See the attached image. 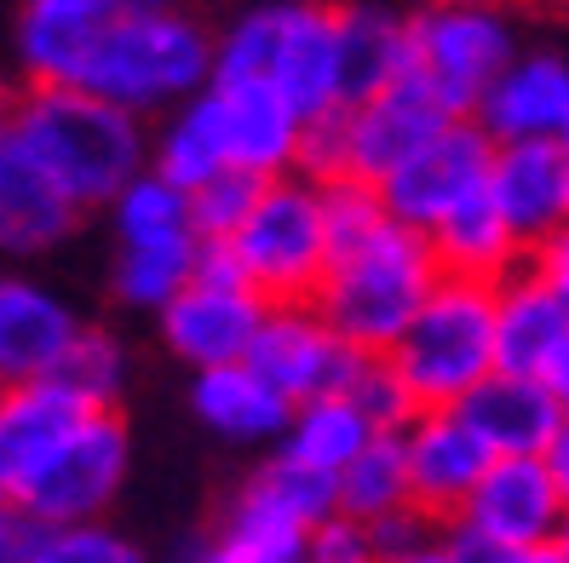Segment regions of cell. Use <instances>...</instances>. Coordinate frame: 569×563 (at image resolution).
<instances>
[{
    "mask_svg": "<svg viewBox=\"0 0 569 563\" xmlns=\"http://www.w3.org/2000/svg\"><path fill=\"white\" fill-rule=\"evenodd\" d=\"M213 81V29L173 0H121L98 12L70 87L127 115H167Z\"/></svg>",
    "mask_w": 569,
    "mask_h": 563,
    "instance_id": "6da1fadb",
    "label": "cell"
},
{
    "mask_svg": "<svg viewBox=\"0 0 569 563\" xmlns=\"http://www.w3.org/2000/svg\"><path fill=\"white\" fill-rule=\"evenodd\" d=\"M12 127L81 213L110 208L150 168L144 121L76 87H18Z\"/></svg>",
    "mask_w": 569,
    "mask_h": 563,
    "instance_id": "7a4b0ae2",
    "label": "cell"
},
{
    "mask_svg": "<svg viewBox=\"0 0 569 563\" xmlns=\"http://www.w3.org/2000/svg\"><path fill=\"white\" fill-rule=\"evenodd\" d=\"M213 81H271L317 121L340 110V0H253L213 29Z\"/></svg>",
    "mask_w": 569,
    "mask_h": 563,
    "instance_id": "3957f363",
    "label": "cell"
},
{
    "mask_svg": "<svg viewBox=\"0 0 569 563\" xmlns=\"http://www.w3.org/2000/svg\"><path fill=\"white\" fill-rule=\"evenodd\" d=\"M438 277L443 264L431 242L386 213L368 237L328 253V277L311 305L357 356H386L426 305V293L438 288Z\"/></svg>",
    "mask_w": 569,
    "mask_h": 563,
    "instance_id": "277c9868",
    "label": "cell"
},
{
    "mask_svg": "<svg viewBox=\"0 0 569 563\" xmlns=\"http://www.w3.org/2000/svg\"><path fill=\"white\" fill-rule=\"evenodd\" d=\"M397 385L420 409H460L495 374V282L438 277L415 322L386 351Z\"/></svg>",
    "mask_w": 569,
    "mask_h": 563,
    "instance_id": "5b68a950",
    "label": "cell"
},
{
    "mask_svg": "<svg viewBox=\"0 0 569 563\" xmlns=\"http://www.w3.org/2000/svg\"><path fill=\"white\" fill-rule=\"evenodd\" d=\"M224 253L237 259L242 282L264 305H311L328 277V219L317 179H271L253 213L237 224V237L224 242Z\"/></svg>",
    "mask_w": 569,
    "mask_h": 563,
    "instance_id": "8992f818",
    "label": "cell"
},
{
    "mask_svg": "<svg viewBox=\"0 0 569 563\" xmlns=\"http://www.w3.org/2000/svg\"><path fill=\"white\" fill-rule=\"evenodd\" d=\"M455 115H443L431 104V92L403 76L391 81L380 98L368 104H351V110H333V115H317L306 121V179H357V184H375L403 168V161L431 139L438 127H449Z\"/></svg>",
    "mask_w": 569,
    "mask_h": 563,
    "instance_id": "52a82bcc",
    "label": "cell"
},
{
    "mask_svg": "<svg viewBox=\"0 0 569 563\" xmlns=\"http://www.w3.org/2000/svg\"><path fill=\"white\" fill-rule=\"evenodd\" d=\"M518 23L507 7H415L409 12V76L431 104L455 121H472L483 92L518 58Z\"/></svg>",
    "mask_w": 569,
    "mask_h": 563,
    "instance_id": "ba28073f",
    "label": "cell"
},
{
    "mask_svg": "<svg viewBox=\"0 0 569 563\" xmlns=\"http://www.w3.org/2000/svg\"><path fill=\"white\" fill-rule=\"evenodd\" d=\"M264 311L271 305L242 282V271H237V259L224 253V242H202L196 277L156 311V340L190 374L224 369V362H248Z\"/></svg>",
    "mask_w": 569,
    "mask_h": 563,
    "instance_id": "9c48e42d",
    "label": "cell"
},
{
    "mask_svg": "<svg viewBox=\"0 0 569 563\" xmlns=\"http://www.w3.org/2000/svg\"><path fill=\"white\" fill-rule=\"evenodd\" d=\"M489 161H495V139L478 121H449L431 139L380 179V202L397 224L426 230L443 224L455 208H466L472 195L489 190Z\"/></svg>",
    "mask_w": 569,
    "mask_h": 563,
    "instance_id": "30bf717a",
    "label": "cell"
},
{
    "mask_svg": "<svg viewBox=\"0 0 569 563\" xmlns=\"http://www.w3.org/2000/svg\"><path fill=\"white\" fill-rule=\"evenodd\" d=\"M132 472V432L121 409H92L87 425L63 443V454L47 466V477L29 489L18 506L29 523H92L104 517Z\"/></svg>",
    "mask_w": 569,
    "mask_h": 563,
    "instance_id": "8fae6325",
    "label": "cell"
},
{
    "mask_svg": "<svg viewBox=\"0 0 569 563\" xmlns=\"http://www.w3.org/2000/svg\"><path fill=\"white\" fill-rule=\"evenodd\" d=\"M92 403L70 396L58 380H18L0 385V501L23 506L29 489L47 477V466L63 454Z\"/></svg>",
    "mask_w": 569,
    "mask_h": 563,
    "instance_id": "7c38bea8",
    "label": "cell"
},
{
    "mask_svg": "<svg viewBox=\"0 0 569 563\" xmlns=\"http://www.w3.org/2000/svg\"><path fill=\"white\" fill-rule=\"evenodd\" d=\"M81 208L58 190V179L41 168V155L23 144L12 115L0 121V259L29 264L47 259L81 230Z\"/></svg>",
    "mask_w": 569,
    "mask_h": 563,
    "instance_id": "4fadbf2b",
    "label": "cell"
},
{
    "mask_svg": "<svg viewBox=\"0 0 569 563\" xmlns=\"http://www.w3.org/2000/svg\"><path fill=\"white\" fill-rule=\"evenodd\" d=\"M248 362L299 409V403H311V396L346 391V380L362 356L322 322L317 305H271L259 322V334H253Z\"/></svg>",
    "mask_w": 569,
    "mask_h": 563,
    "instance_id": "5bb4252c",
    "label": "cell"
},
{
    "mask_svg": "<svg viewBox=\"0 0 569 563\" xmlns=\"http://www.w3.org/2000/svg\"><path fill=\"white\" fill-rule=\"evenodd\" d=\"M403 466H409V501L431 523H455L472 501L478 477L489 472V443L466 425L460 409H420L403 432Z\"/></svg>",
    "mask_w": 569,
    "mask_h": 563,
    "instance_id": "9a60e30c",
    "label": "cell"
},
{
    "mask_svg": "<svg viewBox=\"0 0 569 563\" xmlns=\"http://www.w3.org/2000/svg\"><path fill=\"white\" fill-rule=\"evenodd\" d=\"M563 512H569V501L558 494L547 460L541 454H507V460H489L472 501L460 506V523L489 535L507 552H529V546H552Z\"/></svg>",
    "mask_w": 569,
    "mask_h": 563,
    "instance_id": "2e32d148",
    "label": "cell"
},
{
    "mask_svg": "<svg viewBox=\"0 0 569 563\" xmlns=\"http://www.w3.org/2000/svg\"><path fill=\"white\" fill-rule=\"evenodd\" d=\"M81 311L23 264H0V385L47 380L81 334Z\"/></svg>",
    "mask_w": 569,
    "mask_h": 563,
    "instance_id": "e0dca14e",
    "label": "cell"
},
{
    "mask_svg": "<svg viewBox=\"0 0 569 563\" xmlns=\"http://www.w3.org/2000/svg\"><path fill=\"white\" fill-rule=\"evenodd\" d=\"M489 202L512 224L523 253L541 248L547 237H558V230H569V144L563 139L495 144Z\"/></svg>",
    "mask_w": 569,
    "mask_h": 563,
    "instance_id": "ac0fdd59",
    "label": "cell"
},
{
    "mask_svg": "<svg viewBox=\"0 0 569 563\" xmlns=\"http://www.w3.org/2000/svg\"><path fill=\"white\" fill-rule=\"evenodd\" d=\"M213 98L224 115L230 173L271 184L306 168V115L271 81H213Z\"/></svg>",
    "mask_w": 569,
    "mask_h": 563,
    "instance_id": "d6986e66",
    "label": "cell"
},
{
    "mask_svg": "<svg viewBox=\"0 0 569 563\" xmlns=\"http://www.w3.org/2000/svg\"><path fill=\"white\" fill-rule=\"evenodd\" d=\"M190 420L230 449H264L271 454L288 432V420H293V403L253 369V362H224V369L190 374Z\"/></svg>",
    "mask_w": 569,
    "mask_h": 563,
    "instance_id": "ffe728a7",
    "label": "cell"
},
{
    "mask_svg": "<svg viewBox=\"0 0 569 563\" xmlns=\"http://www.w3.org/2000/svg\"><path fill=\"white\" fill-rule=\"evenodd\" d=\"M495 144L523 139H569V58L558 52H518L500 81L483 92L472 115Z\"/></svg>",
    "mask_w": 569,
    "mask_h": 563,
    "instance_id": "44dd1931",
    "label": "cell"
},
{
    "mask_svg": "<svg viewBox=\"0 0 569 563\" xmlns=\"http://www.w3.org/2000/svg\"><path fill=\"white\" fill-rule=\"evenodd\" d=\"M409 76V12L386 0H340V110Z\"/></svg>",
    "mask_w": 569,
    "mask_h": 563,
    "instance_id": "7402d4cb",
    "label": "cell"
},
{
    "mask_svg": "<svg viewBox=\"0 0 569 563\" xmlns=\"http://www.w3.org/2000/svg\"><path fill=\"white\" fill-rule=\"evenodd\" d=\"M460 414L489 443L495 460H507V454H547L558 420H563L558 396L535 374H500V369L472 396H466Z\"/></svg>",
    "mask_w": 569,
    "mask_h": 563,
    "instance_id": "603a6c76",
    "label": "cell"
},
{
    "mask_svg": "<svg viewBox=\"0 0 569 563\" xmlns=\"http://www.w3.org/2000/svg\"><path fill=\"white\" fill-rule=\"evenodd\" d=\"M569 334V311L558 305V293L518 264L512 277L495 282V369L500 374H535L541 380L547 356Z\"/></svg>",
    "mask_w": 569,
    "mask_h": 563,
    "instance_id": "cb8c5ba5",
    "label": "cell"
},
{
    "mask_svg": "<svg viewBox=\"0 0 569 563\" xmlns=\"http://www.w3.org/2000/svg\"><path fill=\"white\" fill-rule=\"evenodd\" d=\"M306 535H311L306 523H293L242 477V489L224 501L219 523L196 541L184 563H299L306 557Z\"/></svg>",
    "mask_w": 569,
    "mask_h": 563,
    "instance_id": "d4e9b609",
    "label": "cell"
},
{
    "mask_svg": "<svg viewBox=\"0 0 569 563\" xmlns=\"http://www.w3.org/2000/svg\"><path fill=\"white\" fill-rule=\"evenodd\" d=\"M150 173H161L167 184H179L184 195L202 190L208 179L230 173V150H224V115H219V98L213 81L184 98L179 110H167L161 127L150 132Z\"/></svg>",
    "mask_w": 569,
    "mask_h": 563,
    "instance_id": "484cf974",
    "label": "cell"
},
{
    "mask_svg": "<svg viewBox=\"0 0 569 563\" xmlns=\"http://www.w3.org/2000/svg\"><path fill=\"white\" fill-rule=\"evenodd\" d=\"M426 242H431V253H438L443 277H466V282H500L529 259L523 242L512 237V224L489 202V190L472 195L466 208H455L443 224H431Z\"/></svg>",
    "mask_w": 569,
    "mask_h": 563,
    "instance_id": "4316f807",
    "label": "cell"
},
{
    "mask_svg": "<svg viewBox=\"0 0 569 563\" xmlns=\"http://www.w3.org/2000/svg\"><path fill=\"white\" fill-rule=\"evenodd\" d=\"M375 438L380 432L362 420V409L351 403L346 391H333V396H311V403L293 409V420H288V432H282L277 449L293 454V460H306V466H317V472L340 477Z\"/></svg>",
    "mask_w": 569,
    "mask_h": 563,
    "instance_id": "83f0119b",
    "label": "cell"
},
{
    "mask_svg": "<svg viewBox=\"0 0 569 563\" xmlns=\"http://www.w3.org/2000/svg\"><path fill=\"white\" fill-rule=\"evenodd\" d=\"M196 259H202V237L161 242V248H116V259H110V300L121 311L156 316L196 277Z\"/></svg>",
    "mask_w": 569,
    "mask_h": 563,
    "instance_id": "f1b7e54d",
    "label": "cell"
},
{
    "mask_svg": "<svg viewBox=\"0 0 569 563\" xmlns=\"http://www.w3.org/2000/svg\"><path fill=\"white\" fill-rule=\"evenodd\" d=\"M104 213H110L116 248H161V242H190L196 237L190 195L179 184H167L161 173H150V168L132 179Z\"/></svg>",
    "mask_w": 569,
    "mask_h": 563,
    "instance_id": "f546056e",
    "label": "cell"
},
{
    "mask_svg": "<svg viewBox=\"0 0 569 563\" xmlns=\"http://www.w3.org/2000/svg\"><path fill=\"white\" fill-rule=\"evenodd\" d=\"M333 489H340V512L357 517V523H380V517H391V512H409L415 501H409L403 438L380 432L340 477H333Z\"/></svg>",
    "mask_w": 569,
    "mask_h": 563,
    "instance_id": "4dcf8cb0",
    "label": "cell"
},
{
    "mask_svg": "<svg viewBox=\"0 0 569 563\" xmlns=\"http://www.w3.org/2000/svg\"><path fill=\"white\" fill-rule=\"evenodd\" d=\"M47 380H58L63 391L92 403V409H121V396L132 385V351L121 345V334H110V328L81 322V334L70 340V351L58 356V369Z\"/></svg>",
    "mask_w": 569,
    "mask_h": 563,
    "instance_id": "1f68e13d",
    "label": "cell"
},
{
    "mask_svg": "<svg viewBox=\"0 0 569 563\" xmlns=\"http://www.w3.org/2000/svg\"><path fill=\"white\" fill-rule=\"evenodd\" d=\"M18 563H150V552L110 517H92V523H29Z\"/></svg>",
    "mask_w": 569,
    "mask_h": 563,
    "instance_id": "d6a6232c",
    "label": "cell"
},
{
    "mask_svg": "<svg viewBox=\"0 0 569 563\" xmlns=\"http://www.w3.org/2000/svg\"><path fill=\"white\" fill-rule=\"evenodd\" d=\"M248 483H253L271 506H282L293 523H306V529H317L322 517L340 512L333 472H317V466H306V460H293V454H282V449L264 454L259 466L248 472Z\"/></svg>",
    "mask_w": 569,
    "mask_h": 563,
    "instance_id": "836d02e7",
    "label": "cell"
},
{
    "mask_svg": "<svg viewBox=\"0 0 569 563\" xmlns=\"http://www.w3.org/2000/svg\"><path fill=\"white\" fill-rule=\"evenodd\" d=\"M259 190H264V184L248 179V173H219V179H208L202 190H190L196 237H202V242H230V237H237V224L253 213Z\"/></svg>",
    "mask_w": 569,
    "mask_h": 563,
    "instance_id": "e575fe53",
    "label": "cell"
},
{
    "mask_svg": "<svg viewBox=\"0 0 569 563\" xmlns=\"http://www.w3.org/2000/svg\"><path fill=\"white\" fill-rule=\"evenodd\" d=\"M346 396L362 409V420L375 425V432H403V425L415 420L409 391L397 385V374H391L386 356H362L357 369H351V380H346Z\"/></svg>",
    "mask_w": 569,
    "mask_h": 563,
    "instance_id": "d590c367",
    "label": "cell"
},
{
    "mask_svg": "<svg viewBox=\"0 0 569 563\" xmlns=\"http://www.w3.org/2000/svg\"><path fill=\"white\" fill-rule=\"evenodd\" d=\"M322 219H328V253L346 248L357 237H368L380 219H386V202L375 184H357V179H322Z\"/></svg>",
    "mask_w": 569,
    "mask_h": 563,
    "instance_id": "8d00e7d4",
    "label": "cell"
},
{
    "mask_svg": "<svg viewBox=\"0 0 569 563\" xmlns=\"http://www.w3.org/2000/svg\"><path fill=\"white\" fill-rule=\"evenodd\" d=\"M306 563H380L375 529L346 517V512H333L306 535Z\"/></svg>",
    "mask_w": 569,
    "mask_h": 563,
    "instance_id": "74e56055",
    "label": "cell"
},
{
    "mask_svg": "<svg viewBox=\"0 0 569 563\" xmlns=\"http://www.w3.org/2000/svg\"><path fill=\"white\" fill-rule=\"evenodd\" d=\"M529 271L541 277L552 293H558V305L569 311V230H558V237H547L541 248H529Z\"/></svg>",
    "mask_w": 569,
    "mask_h": 563,
    "instance_id": "f35d334b",
    "label": "cell"
},
{
    "mask_svg": "<svg viewBox=\"0 0 569 563\" xmlns=\"http://www.w3.org/2000/svg\"><path fill=\"white\" fill-rule=\"evenodd\" d=\"M443 546H449V557H455V563H507V557H512L507 546H495L489 535L466 529L460 517H455V523H443Z\"/></svg>",
    "mask_w": 569,
    "mask_h": 563,
    "instance_id": "ab89813d",
    "label": "cell"
},
{
    "mask_svg": "<svg viewBox=\"0 0 569 563\" xmlns=\"http://www.w3.org/2000/svg\"><path fill=\"white\" fill-rule=\"evenodd\" d=\"M23 541H29V517L18 506L0 501V563H18L23 557Z\"/></svg>",
    "mask_w": 569,
    "mask_h": 563,
    "instance_id": "60d3db41",
    "label": "cell"
},
{
    "mask_svg": "<svg viewBox=\"0 0 569 563\" xmlns=\"http://www.w3.org/2000/svg\"><path fill=\"white\" fill-rule=\"evenodd\" d=\"M547 472H552V483H558V494L569 501V414L558 420V432H552V443H547Z\"/></svg>",
    "mask_w": 569,
    "mask_h": 563,
    "instance_id": "b9f144b4",
    "label": "cell"
},
{
    "mask_svg": "<svg viewBox=\"0 0 569 563\" xmlns=\"http://www.w3.org/2000/svg\"><path fill=\"white\" fill-rule=\"evenodd\" d=\"M541 385L558 396V409L569 414V334L558 340V351L547 356V369H541Z\"/></svg>",
    "mask_w": 569,
    "mask_h": 563,
    "instance_id": "7bdbcfd3",
    "label": "cell"
},
{
    "mask_svg": "<svg viewBox=\"0 0 569 563\" xmlns=\"http://www.w3.org/2000/svg\"><path fill=\"white\" fill-rule=\"evenodd\" d=\"M380 563H455V557H449V546H443V523L431 529V535H426L420 546H409V552H391V557H380Z\"/></svg>",
    "mask_w": 569,
    "mask_h": 563,
    "instance_id": "ee69618b",
    "label": "cell"
},
{
    "mask_svg": "<svg viewBox=\"0 0 569 563\" xmlns=\"http://www.w3.org/2000/svg\"><path fill=\"white\" fill-rule=\"evenodd\" d=\"M507 563H558V552L552 546H529V552H512Z\"/></svg>",
    "mask_w": 569,
    "mask_h": 563,
    "instance_id": "f6af8a7d",
    "label": "cell"
},
{
    "mask_svg": "<svg viewBox=\"0 0 569 563\" xmlns=\"http://www.w3.org/2000/svg\"><path fill=\"white\" fill-rule=\"evenodd\" d=\"M52 7H81V12H110L121 0H52Z\"/></svg>",
    "mask_w": 569,
    "mask_h": 563,
    "instance_id": "bcb514c9",
    "label": "cell"
},
{
    "mask_svg": "<svg viewBox=\"0 0 569 563\" xmlns=\"http://www.w3.org/2000/svg\"><path fill=\"white\" fill-rule=\"evenodd\" d=\"M415 7H507V0H415Z\"/></svg>",
    "mask_w": 569,
    "mask_h": 563,
    "instance_id": "7dc6e473",
    "label": "cell"
},
{
    "mask_svg": "<svg viewBox=\"0 0 569 563\" xmlns=\"http://www.w3.org/2000/svg\"><path fill=\"white\" fill-rule=\"evenodd\" d=\"M552 552H558V563H569V512H563V523H558V535H552Z\"/></svg>",
    "mask_w": 569,
    "mask_h": 563,
    "instance_id": "c3c4849f",
    "label": "cell"
},
{
    "mask_svg": "<svg viewBox=\"0 0 569 563\" xmlns=\"http://www.w3.org/2000/svg\"><path fill=\"white\" fill-rule=\"evenodd\" d=\"M12 104H18V87H7V81H0V121L12 115Z\"/></svg>",
    "mask_w": 569,
    "mask_h": 563,
    "instance_id": "681fc988",
    "label": "cell"
},
{
    "mask_svg": "<svg viewBox=\"0 0 569 563\" xmlns=\"http://www.w3.org/2000/svg\"><path fill=\"white\" fill-rule=\"evenodd\" d=\"M523 7H535V12H569V0H523Z\"/></svg>",
    "mask_w": 569,
    "mask_h": 563,
    "instance_id": "f907efd6",
    "label": "cell"
},
{
    "mask_svg": "<svg viewBox=\"0 0 569 563\" xmlns=\"http://www.w3.org/2000/svg\"><path fill=\"white\" fill-rule=\"evenodd\" d=\"M173 7H196V0H173Z\"/></svg>",
    "mask_w": 569,
    "mask_h": 563,
    "instance_id": "816d5d0a",
    "label": "cell"
},
{
    "mask_svg": "<svg viewBox=\"0 0 569 563\" xmlns=\"http://www.w3.org/2000/svg\"><path fill=\"white\" fill-rule=\"evenodd\" d=\"M299 563H306V557H299Z\"/></svg>",
    "mask_w": 569,
    "mask_h": 563,
    "instance_id": "f5cc1de1",
    "label": "cell"
},
{
    "mask_svg": "<svg viewBox=\"0 0 569 563\" xmlns=\"http://www.w3.org/2000/svg\"><path fill=\"white\" fill-rule=\"evenodd\" d=\"M563 144H569V139H563Z\"/></svg>",
    "mask_w": 569,
    "mask_h": 563,
    "instance_id": "db71d44e",
    "label": "cell"
}]
</instances>
